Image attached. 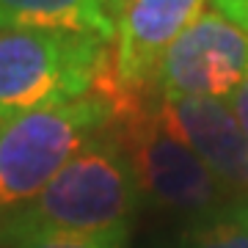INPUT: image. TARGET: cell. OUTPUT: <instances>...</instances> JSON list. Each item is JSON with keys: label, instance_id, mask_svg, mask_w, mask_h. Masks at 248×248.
Segmentation results:
<instances>
[{"label": "cell", "instance_id": "cell-10", "mask_svg": "<svg viewBox=\"0 0 248 248\" xmlns=\"http://www.w3.org/2000/svg\"><path fill=\"white\" fill-rule=\"evenodd\" d=\"M185 248H248V210H234L196 226Z\"/></svg>", "mask_w": 248, "mask_h": 248}, {"label": "cell", "instance_id": "cell-5", "mask_svg": "<svg viewBox=\"0 0 248 248\" xmlns=\"http://www.w3.org/2000/svg\"><path fill=\"white\" fill-rule=\"evenodd\" d=\"M248 80V36L218 11H202L163 53L155 89L163 99H229Z\"/></svg>", "mask_w": 248, "mask_h": 248}, {"label": "cell", "instance_id": "cell-3", "mask_svg": "<svg viewBox=\"0 0 248 248\" xmlns=\"http://www.w3.org/2000/svg\"><path fill=\"white\" fill-rule=\"evenodd\" d=\"M110 122V108L94 91L0 122V223L42 193Z\"/></svg>", "mask_w": 248, "mask_h": 248}, {"label": "cell", "instance_id": "cell-9", "mask_svg": "<svg viewBox=\"0 0 248 248\" xmlns=\"http://www.w3.org/2000/svg\"><path fill=\"white\" fill-rule=\"evenodd\" d=\"M130 229L127 223L108 229H83V232H45L17 243L14 248H127Z\"/></svg>", "mask_w": 248, "mask_h": 248}, {"label": "cell", "instance_id": "cell-2", "mask_svg": "<svg viewBox=\"0 0 248 248\" xmlns=\"http://www.w3.org/2000/svg\"><path fill=\"white\" fill-rule=\"evenodd\" d=\"M110 42L50 28L0 31V122L89 97Z\"/></svg>", "mask_w": 248, "mask_h": 248}, {"label": "cell", "instance_id": "cell-8", "mask_svg": "<svg viewBox=\"0 0 248 248\" xmlns=\"http://www.w3.org/2000/svg\"><path fill=\"white\" fill-rule=\"evenodd\" d=\"M119 14V0H0V31L50 28L89 33L113 45Z\"/></svg>", "mask_w": 248, "mask_h": 248}, {"label": "cell", "instance_id": "cell-11", "mask_svg": "<svg viewBox=\"0 0 248 248\" xmlns=\"http://www.w3.org/2000/svg\"><path fill=\"white\" fill-rule=\"evenodd\" d=\"M210 3H213V11H218L248 36V0H210Z\"/></svg>", "mask_w": 248, "mask_h": 248}, {"label": "cell", "instance_id": "cell-7", "mask_svg": "<svg viewBox=\"0 0 248 248\" xmlns=\"http://www.w3.org/2000/svg\"><path fill=\"white\" fill-rule=\"evenodd\" d=\"M177 135L199 155L226 196H248V141L226 99H163Z\"/></svg>", "mask_w": 248, "mask_h": 248}, {"label": "cell", "instance_id": "cell-4", "mask_svg": "<svg viewBox=\"0 0 248 248\" xmlns=\"http://www.w3.org/2000/svg\"><path fill=\"white\" fill-rule=\"evenodd\" d=\"M110 133L122 143L146 202L171 213L204 215L226 196L210 169L166 119L163 97L113 119Z\"/></svg>", "mask_w": 248, "mask_h": 248}, {"label": "cell", "instance_id": "cell-1", "mask_svg": "<svg viewBox=\"0 0 248 248\" xmlns=\"http://www.w3.org/2000/svg\"><path fill=\"white\" fill-rule=\"evenodd\" d=\"M141 190L122 143L108 127L31 202L0 223V246L45 232H83L130 223Z\"/></svg>", "mask_w": 248, "mask_h": 248}, {"label": "cell", "instance_id": "cell-6", "mask_svg": "<svg viewBox=\"0 0 248 248\" xmlns=\"http://www.w3.org/2000/svg\"><path fill=\"white\" fill-rule=\"evenodd\" d=\"M202 6L204 0H127L110 53L91 91L113 105L133 91L155 89L163 53L202 14Z\"/></svg>", "mask_w": 248, "mask_h": 248}, {"label": "cell", "instance_id": "cell-12", "mask_svg": "<svg viewBox=\"0 0 248 248\" xmlns=\"http://www.w3.org/2000/svg\"><path fill=\"white\" fill-rule=\"evenodd\" d=\"M226 102H229L232 113H234L240 130H243V135H246V141H248V80L234 91V94H232L229 99H226Z\"/></svg>", "mask_w": 248, "mask_h": 248}, {"label": "cell", "instance_id": "cell-13", "mask_svg": "<svg viewBox=\"0 0 248 248\" xmlns=\"http://www.w3.org/2000/svg\"><path fill=\"white\" fill-rule=\"evenodd\" d=\"M124 3H127V0H119V6H122V9H124Z\"/></svg>", "mask_w": 248, "mask_h": 248}]
</instances>
